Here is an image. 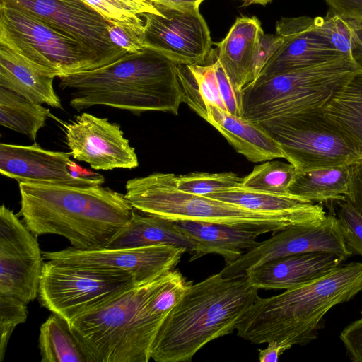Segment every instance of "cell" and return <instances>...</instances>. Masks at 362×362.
<instances>
[{"instance_id": "obj_39", "label": "cell", "mask_w": 362, "mask_h": 362, "mask_svg": "<svg viewBox=\"0 0 362 362\" xmlns=\"http://www.w3.org/2000/svg\"><path fill=\"white\" fill-rule=\"evenodd\" d=\"M283 42L278 35L265 34L262 31L259 35L254 61V73L256 80L262 69Z\"/></svg>"}, {"instance_id": "obj_31", "label": "cell", "mask_w": 362, "mask_h": 362, "mask_svg": "<svg viewBox=\"0 0 362 362\" xmlns=\"http://www.w3.org/2000/svg\"><path fill=\"white\" fill-rule=\"evenodd\" d=\"M110 23L144 32L145 13H159L160 11L149 0H83Z\"/></svg>"}, {"instance_id": "obj_11", "label": "cell", "mask_w": 362, "mask_h": 362, "mask_svg": "<svg viewBox=\"0 0 362 362\" xmlns=\"http://www.w3.org/2000/svg\"><path fill=\"white\" fill-rule=\"evenodd\" d=\"M153 4L159 13L141 15L145 48L159 52L176 64H206L213 42L199 8Z\"/></svg>"}, {"instance_id": "obj_8", "label": "cell", "mask_w": 362, "mask_h": 362, "mask_svg": "<svg viewBox=\"0 0 362 362\" xmlns=\"http://www.w3.org/2000/svg\"><path fill=\"white\" fill-rule=\"evenodd\" d=\"M298 172L353 164L362 159L322 109L260 124Z\"/></svg>"}, {"instance_id": "obj_40", "label": "cell", "mask_w": 362, "mask_h": 362, "mask_svg": "<svg viewBox=\"0 0 362 362\" xmlns=\"http://www.w3.org/2000/svg\"><path fill=\"white\" fill-rule=\"evenodd\" d=\"M329 7L339 16L351 20L362 21V0H324Z\"/></svg>"}, {"instance_id": "obj_48", "label": "cell", "mask_w": 362, "mask_h": 362, "mask_svg": "<svg viewBox=\"0 0 362 362\" xmlns=\"http://www.w3.org/2000/svg\"><path fill=\"white\" fill-rule=\"evenodd\" d=\"M243 1H244L245 0H243Z\"/></svg>"}, {"instance_id": "obj_4", "label": "cell", "mask_w": 362, "mask_h": 362, "mask_svg": "<svg viewBox=\"0 0 362 362\" xmlns=\"http://www.w3.org/2000/svg\"><path fill=\"white\" fill-rule=\"evenodd\" d=\"M258 288L245 275L221 273L192 284L165 318L153 341L156 362L190 361L211 341L232 334L258 298Z\"/></svg>"}, {"instance_id": "obj_45", "label": "cell", "mask_w": 362, "mask_h": 362, "mask_svg": "<svg viewBox=\"0 0 362 362\" xmlns=\"http://www.w3.org/2000/svg\"><path fill=\"white\" fill-rule=\"evenodd\" d=\"M272 0H245L243 1V6H249L250 4H261L266 5L271 2Z\"/></svg>"}, {"instance_id": "obj_36", "label": "cell", "mask_w": 362, "mask_h": 362, "mask_svg": "<svg viewBox=\"0 0 362 362\" xmlns=\"http://www.w3.org/2000/svg\"><path fill=\"white\" fill-rule=\"evenodd\" d=\"M27 305L14 297L0 295V362L4 359L7 345L14 329L27 320Z\"/></svg>"}, {"instance_id": "obj_3", "label": "cell", "mask_w": 362, "mask_h": 362, "mask_svg": "<svg viewBox=\"0 0 362 362\" xmlns=\"http://www.w3.org/2000/svg\"><path fill=\"white\" fill-rule=\"evenodd\" d=\"M362 291V262L334 270L250 306L236 327L237 335L253 344L279 341L290 349L317 337L325 315Z\"/></svg>"}, {"instance_id": "obj_32", "label": "cell", "mask_w": 362, "mask_h": 362, "mask_svg": "<svg viewBox=\"0 0 362 362\" xmlns=\"http://www.w3.org/2000/svg\"><path fill=\"white\" fill-rule=\"evenodd\" d=\"M267 160L254 167L240 187L275 194H288V190L298 171L291 163Z\"/></svg>"}, {"instance_id": "obj_28", "label": "cell", "mask_w": 362, "mask_h": 362, "mask_svg": "<svg viewBox=\"0 0 362 362\" xmlns=\"http://www.w3.org/2000/svg\"><path fill=\"white\" fill-rule=\"evenodd\" d=\"M351 176L352 164L298 172L288 193L318 204L342 199L349 194Z\"/></svg>"}, {"instance_id": "obj_29", "label": "cell", "mask_w": 362, "mask_h": 362, "mask_svg": "<svg viewBox=\"0 0 362 362\" xmlns=\"http://www.w3.org/2000/svg\"><path fill=\"white\" fill-rule=\"evenodd\" d=\"M42 362H90L69 322L52 313L40 328Z\"/></svg>"}, {"instance_id": "obj_12", "label": "cell", "mask_w": 362, "mask_h": 362, "mask_svg": "<svg viewBox=\"0 0 362 362\" xmlns=\"http://www.w3.org/2000/svg\"><path fill=\"white\" fill-rule=\"evenodd\" d=\"M315 252H334L347 258L353 254L346 244L337 217L332 213L320 221L293 225L274 233L226 264L220 273L225 278H235L272 259Z\"/></svg>"}, {"instance_id": "obj_13", "label": "cell", "mask_w": 362, "mask_h": 362, "mask_svg": "<svg viewBox=\"0 0 362 362\" xmlns=\"http://www.w3.org/2000/svg\"><path fill=\"white\" fill-rule=\"evenodd\" d=\"M37 237L12 210L0 208V295L26 304L38 296L43 261Z\"/></svg>"}, {"instance_id": "obj_9", "label": "cell", "mask_w": 362, "mask_h": 362, "mask_svg": "<svg viewBox=\"0 0 362 362\" xmlns=\"http://www.w3.org/2000/svg\"><path fill=\"white\" fill-rule=\"evenodd\" d=\"M171 271L129 286L69 322L90 362H122L131 321L146 299L168 279Z\"/></svg>"}, {"instance_id": "obj_2", "label": "cell", "mask_w": 362, "mask_h": 362, "mask_svg": "<svg viewBox=\"0 0 362 362\" xmlns=\"http://www.w3.org/2000/svg\"><path fill=\"white\" fill-rule=\"evenodd\" d=\"M78 111L106 105L141 114L148 111L177 115L183 93L177 64L145 48L94 70L59 78Z\"/></svg>"}, {"instance_id": "obj_10", "label": "cell", "mask_w": 362, "mask_h": 362, "mask_svg": "<svg viewBox=\"0 0 362 362\" xmlns=\"http://www.w3.org/2000/svg\"><path fill=\"white\" fill-rule=\"evenodd\" d=\"M134 284L124 274L47 260L43 264L37 298L42 307L69 322Z\"/></svg>"}, {"instance_id": "obj_25", "label": "cell", "mask_w": 362, "mask_h": 362, "mask_svg": "<svg viewBox=\"0 0 362 362\" xmlns=\"http://www.w3.org/2000/svg\"><path fill=\"white\" fill-rule=\"evenodd\" d=\"M158 245H174L192 254L197 249V244L178 231L173 221L156 216L141 215L134 209L129 221L104 247L134 248Z\"/></svg>"}, {"instance_id": "obj_19", "label": "cell", "mask_w": 362, "mask_h": 362, "mask_svg": "<svg viewBox=\"0 0 362 362\" xmlns=\"http://www.w3.org/2000/svg\"><path fill=\"white\" fill-rule=\"evenodd\" d=\"M184 103L205 119L207 106L216 105L243 117L242 93L216 59L204 65L177 64Z\"/></svg>"}, {"instance_id": "obj_7", "label": "cell", "mask_w": 362, "mask_h": 362, "mask_svg": "<svg viewBox=\"0 0 362 362\" xmlns=\"http://www.w3.org/2000/svg\"><path fill=\"white\" fill-rule=\"evenodd\" d=\"M0 45L58 78L107 65L81 42L13 0H0Z\"/></svg>"}, {"instance_id": "obj_6", "label": "cell", "mask_w": 362, "mask_h": 362, "mask_svg": "<svg viewBox=\"0 0 362 362\" xmlns=\"http://www.w3.org/2000/svg\"><path fill=\"white\" fill-rule=\"evenodd\" d=\"M357 71L344 57L259 77L241 92L243 117L262 124L322 109Z\"/></svg>"}, {"instance_id": "obj_24", "label": "cell", "mask_w": 362, "mask_h": 362, "mask_svg": "<svg viewBox=\"0 0 362 362\" xmlns=\"http://www.w3.org/2000/svg\"><path fill=\"white\" fill-rule=\"evenodd\" d=\"M206 197L251 211L290 216L303 223L320 221L326 216L322 204L290 194H275L237 187Z\"/></svg>"}, {"instance_id": "obj_37", "label": "cell", "mask_w": 362, "mask_h": 362, "mask_svg": "<svg viewBox=\"0 0 362 362\" xmlns=\"http://www.w3.org/2000/svg\"><path fill=\"white\" fill-rule=\"evenodd\" d=\"M107 30L111 42L127 53H137L145 49L144 32L110 23Z\"/></svg>"}, {"instance_id": "obj_43", "label": "cell", "mask_w": 362, "mask_h": 362, "mask_svg": "<svg viewBox=\"0 0 362 362\" xmlns=\"http://www.w3.org/2000/svg\"><path fill=\"white\" fill-rule=\"evenodd\" d=\"M265 349H259V360L261 362H276L279 357L290 348L279 341H269Z\"/></svg>"}, {"instance_id": "obj_21", "label": "cell", "mask_w": 362, "mask_h": 362, "mask_svg": "<svg viewBox=\"0 0 362 362\" xmlns=\"http://www.w3.org/2000/svg\"><path fill=\"white\" fill-rule=\"evenodd\" d=\"M205 120L250 162L284 158L279 144L259 123L212 105L207 106Z\"/></svg>"}, {"instance_id": "obj_14", "label": "cell", "mask_w": 362, "mask_h": 362, "mask_svg": "<svg viewBox=\"0 0 362 362\" xmlns=\"http://www.w3.org/2000/svg\"><path fill=\"white\" fill-rule=\"evenodd\" d=\"M187 251L170 245L144 247H101L79 250L69 247L42 252L47 260L110 270L131 276L136 284L152 280L175 269Z\"/></svg>"}, {"instance_id": "obj_27", "label": "cell", "mask_w": 362, "mask_h": 362, "mask_svg": "<svg viewBox=\"0 0 362 362\" xmlns=\"http://www.w3.org/2000/svg\"><path fill=\"white\" fill-rule=\"evenodd\" d=\"M322 110L362 158V72L357 71Z\"/></svg>"}, {"instance_id": "obj_30", "label": "cell", "mask_w": 362, "mask_h": 362, "mask_svg": "<svg viewBox=\"0 0 362 362\" xmlns=\"http://www.w3.org/2000/svg\"><path fill=\"white\" fill-rule=\"evenodd\" d=\"M51 115L49 110L0 86V124L35 141Z\"/></svg>"}, {"instance_id": "obj_26", "label": "cell", "mask_w": 362, "mask_h": 362, "mask_svg": "<svg viewBox=\"0 0 362 362\" xmlns=\"http://www.w3.org/2000/svg\"><path fill=\"white\" fill-rule=\"evenodd\" d=\"M54 78L31 66L11 50L0 45L1 87L33 103L61 109V100L53 87Z\"/></svg>"}, {"instance_id": "obj_1", "label": "cell", "mask_w": 362, "mask_h": 362, "mask_svg": "<svg viewBox=\"0 0 362 362\" xmlns=\"http://www.w3.org/2000/svg\"><path fill=\"white\" fill-rule=\"evenodd\" d=\"M18 214L36 237L54 234L72 247H104L129 220L134 208L124 194L102 185L18 183Z\"/></svg>"}, {"instance_id": "obj_38", "label": "cell", "mask_w": 362, "mask_h": 362, "mask_svg": "<svg viewBox=\"0 0 362 362\" xmlns=\"http://www.w3.org/2000/svg\"><path fill=\"white\" fill-rule=\"evenodd\" d=\"M339 337L349 358L362 362V317L344 327Z\"/></svg>"}, {"instance_id": "obj_47", "label": "cell", "mask_w": 362, "mask_h": 362, "mask_svg": "<svg viewBox=\"0 0 362 362\" xmlns=\"http://www.w3.org/2000/svg\"><path fill=\"white\" fill-rule=\"evenodd\" d=\"M361 315H362V310H361Z\"/></svg>"}, {"instance_id": "obj_44", "label": "cell", "mask_w": 362, "mask_h": 362, "mask_svg": "<svg viewBox=\"0 0 362 362\" xmlns=\"http://www.w3.org/2000/svg\"><path fill=\"white\" fill-rule=\"evenodd\" d=\"M204 0H153V4L181 7L199 8Z\"/></svg>"}, {"instance_id": "obj_17", "label": "cell", "mask_w": 362, "mask_h": 362, "mask_svg": "<svg viewBox=\"0 0 362 362\" xmlns=\"http://www.w3.org/2000/svg\"><path fill=\"white\" fill-rule=\"evenodd\" d=\"M71 153L30 146L0 144V173L20 182L73 186L102 185L103 175L75 177L69 168Z\"/></svg>"}, {"instance_id": "obj_18", "label": "cell", "mask_w": 362, "mask_h": 362, "mask_svg": "<svg viewBox=\"0 0 362 362\" xmlns=\"http://www.w3.org/2000/svg\"><path fill=\"white\" fill-rule=\"evenodd\" d=\"M276 34L282 38L283 42L258 78L345 57L317 33L314 18L310 16L281 18L276 24Z\"/></svg>"}, {"instance_id": "obj_15", "label": "cell", "mask_w": 362, "mask_h": 362, "mask_svg": "<svg viewBox=\"0 0 362 362\" xmlns=\"http://www.w3.org/2000/svg\"><path fill=\"white\" fill-rule=\"evenodd\" d=\"M59 122L74 159L95 170L132 169L139 165L134 148L119 124L86 112L70 123Z\"/></svg>"}, {"instance_id": "obj_20", "label": "cell", "mask_w": 362, "mask_h": 362, "mask_svg": "<svg viewBox=\"0 0 362 362\" xmlns=\"http://www.w3.org/2000/svg\"><path fill=\"white\" fill-rule=\"evenodd\" d=\"M346 259L334 252L296 254L270 260L248 270L245 276L258 289L287 290L327 274Z\"/></svg>"}, {"instance_id": "obj_42", "label": "cell", "mask_w": 362, "mask_h": 362, "mask_svg": "<svg viewBox=\"0 0 362 362\" xmlns=\"http://www.w3.org/2000/svg\"><path fill=\"white\" fill-rule=\"evenodd\" d=\"M349 20L352 28L351 57L358 71L362 72V21Z\"/></svg>"}, {"instance_id": "obj_5", "label": "cell", "mask_w": 362, "mask_h": 362, "mask_svg": "<svg viewBox=\"0 0 362 362\" xmlns=\"http://www.w3.org/2000/svg\"><path fill=\"white\" fill-rule=\"evenodd\" d=\"M174 175L153 173L130 179L125 185L124 197L138 211L172 221L226 224L260 234L305 223L290 216L251 211L219 199L183 192L175 187Z\"/></svg>"}, {"instance_id": "obj_34", "label": "cell", "mask_w": 362, "mask_h": 362, "mask_svg": "<svg viewBox=\"0 0 362 362\" xmlns=\"http://www.w3.org/2000/svg\"><path fill=\"white\" fill-rule=\"evenodd\" d=\"M320 204L328 208L329 213L337 217L349 250L362 257V213L346 197Z\"/></svg>"}, {"instance_id": "obj_33", "label": "cell", "mask_w": 362, "mask_h": 362, "mask_svg": "<svg viewBox=\"0 0 362 362\" xmlns=\"http://www.w3.org/2000/svg\"><path fill=\"white\" fill-rule=\"evenodd\" d=\"M243 177L233 172L218 173H192L174 175L175 187L185 192L208 196L213 193L240 187Z\"/></svg>"}, {"instance_id": "obj_16", "label": "cell", "mask_w": 362, "mask_h": 362, "mask_svg": "<svg viewBox=\"0 0 362 362\" xmlns=\"http://www.w3.org/2000/svg\"><path fill=\"white\" fill-rule=\"evenodd\" d=\"M75 38L106 64L127 52L110 40L109 22L83 0H13Z\"/></svg>"}, {"instance_id": "obj_23", "label": "cell", "mask_w": 362, "mask_h": 362, "mask_svg": "<svg viewBox=\"0 0 362 362\" xmlns=\"http://www.w3.org/2000/svg\"><path fill=\"white\" fill-rule=\"evenodd\" d=\"M175 228L197 244L189 261L214 253L223 257L226 265L240 258L259 244L257 231L233 226L194 221H173Z\"/></svg>"}, {"instance_id": "obj_41", "label": "cell", "mask_w": 362, "mask_h": 362, "mask_svg": "<svg viewBox=\"0 0 362 362\" xmlns=\"http://www.w3.org/2000/svg\"><path fill=\"white\" fill-rule=\"evenodd\" d=\"M346 197L362 213V159L352 164L349 192Z\"/></svg>"}, {"instance_id": "obj_22", "label": "cell", "mask_w": 362, "mask_h": 362, "mask_svg": "<svg viewBox=\"0 0 362 362\" xmlns=\"http://www.w3.org/2000/svg\"><path fill=\"white\" fill-rule=\"evenodd\" d=\"M262 31L260 21L256 17H239L225 38L216 44V58L240 92L256 81L254 61Z\"/></svg>"}, {"instance_id": "obj_35", "label": "cell", "mask_w": 362, "mask_h": 362, "mask_svg": "<svg viewBox=\"0 0 362 362\" xmlns=\"http://www.w3.org/2000/svg\"><path fill=\"white\" fill-rule=\"evenodd\" d=\"M314 21L317 33L342 55L351 58L352 28L350 20L329 9L325 16H316Z\"/></svg>"}, {"instance_id": "obj_46", "label": "cell", "mask_w": 362, "mask_h": 362, "mask_svg": "<svg viewBox=\"0 0 362 362\" xmlns=\"http://www.w3.org/2000/svg\"><path fill=\"white\" fill-rule=\"evenodd\" d=\"M149 1H152V3H153V1H152V0H149Z\"/></svg>"}]
</instances>
